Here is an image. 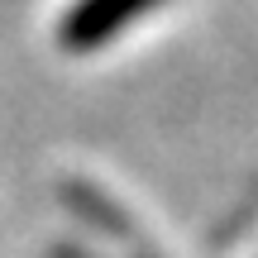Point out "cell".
Masks as SVG:
<instances>
[{"label": "cell", "instance_id": "6da1fadb", "mask_svg": "<svg viewBox=\"0 0 258 258\" xmlns=\"http://www.w3.org/2000/svg\"><path fill=\"white\" fill-rule=\"evenodd\" d=\"M163 0H77L57 24V43L67 53H96V48L115 43L134 19L153 15Z\"/></svg>", "mask_w": 258, "mask_h": 258}]
</instances>
